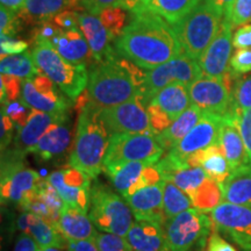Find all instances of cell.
Segmentation results:
<instances>
[{"mask_svg": "<svg viewBox=\"0 0 251 251\" xmlns=\"http://www.w3.org/2000/svg\"><path fill=\"white\" fill-rule=\"evenodd\" d=\"M115 51L137 67L152 70L183 50L174 27L165 19L149 11H136L115 40Z\"/></svg>", "mask_w": 251, "mask_h": 251, "instance_id": "cell-1", "label": "cell"}, {"mask_svg": "<svg viewBox=\"0 0 251 251\" xmlns=\"http://www.w3.org/2000/svg\"><path fill=\"white\" fill-rule=\"evenodd\" d=\"M133 62L117 55V51L91 65L86 86L91 102L102 109L140 96V89L133 77Z\"/></svg>", "mask_w": 251, "mask_h": 251, "instance_id": "cell-2", "label": "cell"}, {"mask_svg": "<svg viewBox=\"0 0 251 251\" xmlns=\"http://www.w3.org/2000/svg\"><path fill=\"white\" fill-rule=\"evenodd\" d=\"M100 112L101 108L92 102L79 112L75 140L69 153V165L83 171L92 180L103 171V159L111 139Z\"/></svg>", "mask_w": 251, "mask_h": 251, "instance_id": "cell-3", "label": "cell"}, {"mask_svg": "<svg viewBox=\"0 0 251 251\" xmlns=\"http://www.w3.org/2000/svg\"><path fill=\"white\" fill-rule=\"evenodd\" d=\"M225 13L211 0H201L174 29L183 54L198 61L215 39Z\"/></svg>", "mask_w": 251, "mask_h": 251, "instance_id": "cell-4", "label": "cell"}, {"mask_svg": "<svg viewBox=\"0 0 251 251\" xmlns=\"http://www.w3.org/2000/svg\"><path fill=\"white\" fill-rule=\"evenodd\" d=\"M31 55L41 74L49 77L69 98L77 99L85 90L89 81L86 65L69 62L49 42H36Z\"/></svg>", "mask_w": 251, "mask_h": 251, "instance_id": "cell-5", "label": "cell"}, {"mask_svg": "<svg viewBox=\"0 0 251 251\" xmlns=\"http://www.w3.org/2000/svg\"><path fill=\"white\" fill-rule=\"evenodd\" d=\"M133 215L124 197L103 184L92 185L89 216L100 231L126 237L133 225Z\"/></svg>", "mask_w": 251, "mask_h": 251, "instance_id": "cell-6", "label": "cell"}, {"mask_svg": "<svg viewBox=\"0 0 251 251\" xmlns=\"http://www.w3.org/2000/svg\"><path fill=\"white\" fill-rule=\"evenodd\" d=\"M26 153L18 149L1 151V178L0 193L1 202H12L21 206L36 193L42 178L36 171L25 164Z\"/></svg>", "mask_w": 251, "mask_h": 251, "instance_id": "cell-7", "label": "cell"}, {"mask_svg": "<svg viewBox=\"0 0 251 251\" xmlns=\"http://www.w3.org/2000/svg\"><path fill=\"white\" fill-rule=\"evenodd\" d=\"M209 213L191 208L174 218L166 219L164 234L170 251H191L202 249L207 237L211 235L214 222Z\"/></svg>", "mask_w": 251, "mask_h": 251, "instance_id": "cell-8", "label": "cell"}, {"mask_svg": "<svg viewBox=\"0 0 251 251\" xmlns=\"http://www.w3.org/2000/svg\"><path fill=\"white\" fill-rule=\"evenodd\" d=\"M164 153V149L155 135L114 134L109 139L103 159V170L136 161L156 164Z\"/></svg>", "mask_w": 251, "mask_h": 251, "instance_id": "cell-9", "label": "cell"}, {"mask_svg": "<svg viewBox=\"0 0 251 251\" xmlns=\"http://www.w3.org/2000/svg\"><path fill=\"white\" fill-rule=\"evenodd\" d=\"M201 76L202 72L198 61L181 52L177 57L148 72L141 98L144 105L148 106L153 97L165 86L180 83L188 87Z\"/></svg>", "mask_w": 251, "mask_h": 251, "instance_id": "cell-10", "label": "cell"}, {"mask_svg": "<svg viewBox=\"0 0 251 251\" xmlns=\"http://www.w3.org/2000/svg\"><path fill=\"white\" fill-rule=\"evenodd\" d=\"M100 117L108 133L153 135L147 106L141 96L113 107L102 108Z\"/></svg>", "mask_w": 251, "mask_h": 251, "instance_id": "cell-11", "label": "cell"}, {"mask_svg": "<svg viewBox=\"0 0 251 251\" xmlns=\"http://www.w3.org/2000/svg\"><path fill=\"white\" fill-rule=\"evenodd\" d=\"M228 74L224 78L201 76L188 86L191 101L203 113L225 115L229 114L231 100V77Z\"/></svg>", "mask_w": 251, "mask_h": 251, "instance_id": "cell-12", "label": "cell"}, {"mask_svg": "<svg viewBox=\"0 0 251 251\" xmlns=\"http://www.w3.org/2000/svg\"><path fill=\"white\" fill-rule=\"evenodd\" d=\"M47 180L57 191L65 205L89 213L92 179L86 174L71 165L63 166L52 171Z\"/></svg>", "mask_w": 251, "mask_h": 251, "instance_id": "cell-13", "label": "cell"}, {"mask_svg": "<svg viewBox=\"0 0 251 251\" xmlns=\"http://www.w3.org/2000/svg\"><path fill=\"white\" fill-rule=\"evenodd\" d=\"M216 230L238 244L243 250L251 251V208L224 201L209 213Z\"/></svg>", "mask_w": 251, "mask_h": 251, "instance_id": "cell-14", "label": "cell"}, {"mask_svg": "<svg viewBox=\"0 0 251 251\" xmlns=\"http://www.w3.org/2000/svg\"><path fill=\"white\" fill-rule=\"evenodd\" d=\"M233 26L224 18L215 39L198 59L202 76L224 78L229 72L233 50Z\"/></svg>", "mask_w": 251, "mask_h": 251, "instance_id": "cell-15", "label": "cell"}, {"mask_svg": "<svg viewBox=\"0 0 251 251\" xmlns=\"http://www.w3.org/2000/svg\"><path fill=\"white\" fill-rule=\"evenodd\" d=\"M222 119L224 117L221 115L203 113L200 121L188 131L186 136L174 149L168 151V153L185 163V159L193 152L206 149L214 144H219Z\"/></svg>", "mask_w": 251, "mask_h": 251, "instance_id": "cell-16", "label": "cell"}, {"mask_svg": "<svg viewBox=\"0 0 251 251\" xmlns=\"http://www.w3.org/2000/svg\"><path fill=\"white\" fill-rule=\"evenodd\" d=\"M219 144L229 163L231 174L251 169L250 158L242 135L236 122L229 114L225 115L222 119Z\"/></svg>", "mask_w": 251, "mask_h": 251, "instance_id": "cell-17", "label": "cell"}, {"mask_svg": "<svg viewBox=\"0 0 251 251\" xmlns=\"http://www.w3.org/2000/svg\"><path fill=\"white\" fill-rule=\"evenodd\" d=\"M68 119L69 113L58 114V113H46L33 109L26 125L20 128L15 137V149L25 153L29 152L41 140V137L49 130L50 127Z\"/></svg>", "mask_w": 251, "mask_h": 251, "instance_id": "cell-18", "label": "cell"}, {"mask_svg": "<svg viewBox=\"0 0 251 251\" xmlns=\"http://www.w3.org/2000/svg\"><path fill=\"white\" fill-rule=\"evenodd\" d=\"M164 181V180H163ZM162 183L141 188L126 199L136 220H149L164 226L166 220L163 207Z\"/></svg>", "mask_w": 251, "mask_h": 251, "instance_id": "cell-19", "label": "cell"}, {"mask_svg": "<svg viewBox=\"0 0 251 251\" xmlns=\"http://www.w3.org/2000/svg\"><path fill=\"white\" fill-rule=\"evenodd\" d=\"M126 240L133 251H170L163 225L149 220L133 222Z\"/></svg>", "mask_w": 251, "mask_h": 251, "instance_id": "cell-20", "label": "cell"}, {"mask_svg": "<svg viewBox=\"0 0 251 251\" xmlns=\"http://www.w3.org/2000/svg\"><path fill=\"white\" fill-rule=\"evenodd\" d=\"M71 140L72 135L68 119L50 127L49 130L41 137V140L29 152L34 153L37 158L43 162L61 159L70 148Z\"/></svg>", "mask_w": 251, "mask_h": 251, "instance_id": "cell-21", "label": "cell"}, {"mask_svg": "<svg viewBox=\"0 0 251 251\" xmlns=\"http://www.w3.org/2000/svg\"><path fill=\"white\" fill-rule=\"evenodd\" d=\"M17 227L36 241L40 249L47 247L67 248V238L57 227L33 213L24 212L17 220Z\"/></svg>", "mask_w": 251, "mask_h": 251, "instance_id": "cell-22", "label": "cell"}, {"mask_svg": "<svg viewBox=\"0 0 251 251\" xmlns=\"http://www.w3.org/2000/svg\"><path fill=\"white\" fill-rule=\"evenodd\" d=\"M148 165H152L148 162H128L124 164L113 166L103 170L111 179L113 186L119 194L127 199L135 192L147 186L143 171Z\"/></svg>", "mask_w": 251, "mask_h": 251, "instance_id": "cell-23", "label": "cell"}, {"mask_svg": "<svg viewBox=\"0 0 251 251\" xmlns=\"http://www.w3.org/2000/svg\"><path fill=\"white\" fill-rule=\"evenodd\" d=\"M21 100L28 107L46 113L68 114L71 102L57 89L51 91H39L31 79H24L21 90Z\"/></svg>", "mask_w": 251, "mask_h": 251, "instance_id": "cell-24", "label": "cell"}, {"mask_svg": "<svg viewBox=\"0 0 251 251\" xmlns=\"http://www.w3.org/2000/svg\"><path fill=\"white\" fill-rule=\"evenodd\" d=\"M78 20L79 29L90 46L94 63L101 62L114 54L115 51L109 46V41L112 40L111 35L99 18L85 12L78 14Z\"/></svg>", "mask_w": 251, "mask_h": 251, "instance_id": "cell-25", "label": "cell"}, {"mask_svg": "<svg viewBox=\"0 0 251 251\" xmlns=\"http://www.w3.org/2000/svg\"><path fill=\"white\" fill-rule=\"evenodd\" d=\"M50 45L59 55L75 64L87 65L91 59L94 61L89 43L79 29L61 30Z\"/></svg>", "mask_w": 251, "mask_h": 251, "instance_id": "cell-26", "label": "cell"}, {"mask_svg": "<svg viewBox=\"0 0 251 251\" xmlns=\"http://www.w3.org/2000/svg\"><path fill=\"white\" fill-rule=\"evenodd\" d=\"M185 164L187 166H201L207 176L220 185L224 184L231 175L230 166L220 144L193 152L185 159Z\"/></svg>", "mask_w": 251, "mask_h": 251, "instance_id": "cell-27", "label": "cell"}, {"mask_svg": "<svg viewBox=\"0 0 251 251\" xmlns=\"http://www.w3.org/2000/svg\"><path fill=\"white\" fill-rule=\"evenodd\" d=\"M79 1L80 0H26V4L18 15L24 24L37 26L51 21L64 9L79 7Z\"/></svg>", "mask_w": 251, "mask_h": 251, "instance_id": "cell-28", "label": "cell"}, {"mask_svg": "<svg viewBox=\"0 0 251 251\" xmlns=\"http://www.w3.org/2000/svg\"><path fill=\"white\" fill-rule=\"evenodd\" d=\"M56 227L67 240H93L98 233L87 213L69 206L62 211Z\"/></svg>", "mask_w": 251, "mask_h": 251, "instance_id": "cell-29", "label": "cell"}, {"mask_svg": "<svg viewBox=\"0 0 251 251\" xmlns=\"http://www.w3.org/2000/svg\"><path fill=\"white\" fill-rule=\"evenodd\" d=\"M203 112L196 105H191L183 114H180L172 124L169 126L168 129L163 133L156 135V139L161 143L165 152L174 149L181 140L186 136L188 131L196 126L200 119L202 118Z\"/></svg>", "mask_w": 251, "mask_h": 251, "instance_id": "cell-30", "label": "cell"}, {"mask_svg": "<svg viewBox=\"0 0 251 251\" xmlns=\"http://www.w3.org/2000/svg\"><path fill=\"white\" fill-rule=\"evenodd\" d=\"M151 102L158 105L172 121H175L192 105L188 87L180 83H174L165 86L153 97Z\"/></svg>", "mask_w": 251, "mask_h": 251, "instance_id": "cell-31", "label": "cell"}, {"mask_svg": "<svg viewBox=\"0 0 251 251\" xmlns=\"http://www.w3.org/2000/svg\"><path fill=\"white\" fill-rule=\"evenodd\" d=\"M200 1L201 0H146L136 11H149L175 26L190 14Z\"/></svg>", "mask_w": 251, "mask_h": 251, "instance_id": "cell-32", "label": "cell"}, {"mask_svg": "<svg viewBox=\"0 0 251 251\" xmlns=\"http://www.w3.org/2000/svg\"><path fill=\"white\" fill-rule=\"evenodd\" d=\"M221 187L225 201L251 208V169L231 174Z\"/></svg>", "mask_w": 251, "mask_h": 251, "instance_id": "cell-33", "label": "cell"}, {"mask_svg": "<svg viewBox=\"0 0 251 251\" xmlns=\"http://www.w3.org/2000/svg\"><path fill=\"white\" fill-rule=\"evenodd\" d=\"M1 75L17 76L21 79H33L40 70L37 69L31 52H23L18 55L1 56L0 59Z\"/></svg>", "mask_w": 251, "mask_h": 251, "instance_id": "cell-34", "label": "cell"}, {"mask_svg": "<svg viewBox=\"0 0 251 251\" xmlns=\"http://www.w3.org/2000/svg\"><path fill=\"white\" fill-rule=\"evenodd\" d=\"M163 207L166 219L174 218L193 207L191 197L170 180L163 181Z\"/></svg>", "mask_w": 251, "mask_h": 251, "instance_id": "cell-35", "label": "cell"}, {"mask_svg": "<svg viewBox=\"0 0 251 251\" xmlns=\"http://www.w3.org/2000/svg\"><path fill=\"white\" fill-rule=\"evenodd\" d=\"M191 199L194 208L205 213H211L220 203L225 201L221 185L209 177L198 188Z\"/></svg>", "mask_w": 251, "mask_h": 251, "instance_id": "cell-36", "label": "cell"}, {"mask_svg": "<svg viewBox=\"0 0 251 251\" xmlns=\"http://www.w3.org/2000/svg\"><path fill=\"white\" fill-rule=\"evenodd\" d=\"M208 176L201 166H181L170 176L168 180L177 185L180 190L192 198Z\"/></svg>", "mask_w": 251, "mask_h": 251, "instance_id": "cell-37", "label": "cell"}, {"mask_svg": "<svg viewBox=\"0 0 251 251\" xmlns=\"http://www.w3.org/2000/svg\"><path fill=\"white\" fill-rule=\"evenodd\" d=\"M251 108V75L237 78L231 86V100L229 115L241 114Z\"/></svg>", "mask_w": 251, "mask_h": 251, "instance_id": "cell-38", "label": "cell"}, {"mask_svg": "<svg viewBox=\"0 0 251 251\" xmlns=\"http://www.w3.org/2000/svg\"><path fill=\"white\" fill-rule=\"evenodd\" d=\"M126 12L127 11H125L124 8L114 6V7H109L100 13L99 19L106 27V29L108 30L112 40L118 39L125 29L126 19H127Z\"/></svg>", "mask_w": 251, "mask_h": 251, "instance_id": "cell-39", "label": "cell"}, {"mask_svg": "<svg viewBox=\"0 0 251 251\" xmlns=\"http://www.w3.org/2000/svg\"><path fill=\"white\" fill-rule=\"evenodd\" d=\"M225 19H227L233 28L249 24L251 21V0H234L226 12Z\"/></svg>", "mask_w": 251, "mask_h": 251, "instance_id": "cell-40", "label": "cell"}, {"mask_svg": "<svg viewBox=\"0 0 251 251\" xmlns=\"http://www.w3.org/2000/svg\"><path fill=\"white\" fill-rule=\"evenodd\" d=\"M99 251H133L126 237L119 235L99 231L93 238Z\"/></svg>", "mask_w": 251, "mask_h": 251, "instance_id": "cell-41", "label": "cell"}, {"mask_svg": "<svg viewBox=\"0 0 251 251\" xmlns=\"http://www.w3.org/2000/svg\"><path fill=\"white\" fill-rule=\"evenodd\" d=\"M21 90H23L21 78L11 76V75H1V77H0V98H1V105L17 100L18 97H21Z\"/></svg>", "mask_w": 251, "mask_h": 251, "instance_id": "cell-42", "label": "cell"}, {"mask_svg": "<svg viewBox=\"0 0 251 251\" xmlns=\"http://www.w3.org/2000/svg\"><path fill=\"white\" fill-rule=\"evenodd\" d=\"M1 109H4L6 114L20 128L26 125L30 113L33 111L23 100H14V101H9L5 105H1Z\"/></svg>", "mask_w": 251, "mask_h": 251, "instance_id": "cell-43", "label": "cell"}, {"mask_svg": "<svg viewBox=\"0 0 251 251\" xmlns=\"http://www.w3.org/2000/svg\"><path fill=\"white\" fill-rule=\"evenodd\" d=\"M147 111H148L150 125H151L153 135H155V136L163 133L165 129H168L169 126L174 122L170 119V117H169L158 105H156V103L150 102L149 105L147 106Z\"/></svg>", "mask_w": 251, "mask_h": 251, "instance_id": "cell-44", "label": "cell"}, {"mask_svg": "<svg viewBox=\"0 0 251 251\" xmlns=\"http://www.w3.org/2000/svg\"><path fill=\"white\" fill-rule=\"evenodd\" d=\"M21 29V20L15 12H12L4 6L0 7V31L1 35L14 37Z\"/></svg>", "mask_w": 251, "mask_h": 251, "instance_id": "cell-45", "label": "cell"}, {"mask_svg": "<svg viewBox=\"0 0 251 251\" xmlns=\"http://www.w3.org/2000/svg\"><path fill=\"white\" fill-rule=\"evenodd\" d=\"M230 69L234 75L243 76L251 72V48L236 49L230 58Z\"/></svg>", "mask_w": 251, "mask_h": 251, "instance_id": "cell-46", "label": "cell"}, {"mask_svg": "<svg viewBox=\"0 0 251 251\" xmlns=\"http://www.w3.org/2000/svg\"><path fill=\"white\" fill-rule=\"evenodd\" d=\"M231 118L236 122L238 129L241 131L251 163V108Z\"/></svg>", "mask_w": 251, "mask_h": 251, "instance_id": "cell-47", "label": "cell"}, {"mask_svg": "<svg viewBox=\"0 0 251 251\" xmlns=\"http://www.w3.org/2000/svg\"><path fill=\"white\" fill-rule=\"evenodd\" d=\"M0 39H1V43H0L1 56L23 54L28 48V42L24 40H18L15 37L5 35H1Z\"/></svg>", "mask_w": 251, "mask_h": 251, "instance_id": "cell-48", "label": "cell"}, {"mask_svg": "<svg viewBox=\"0 0 251 251\" xmlns=\"http://www.w3.org/2000/svg\"><path fill=\"white\" fill-rule=\"evenodd\" d=\"M78 12L72 9H64L59 12L56 17L52 19L55 25L61 28L62 30L79 29V20H78Z\"/></svg>", "mask_w": 251, "mask_h": 251, "instance_id": "cell-49", "label": "cell"}, {"mask_svg": "<svg viewBox=\"0 0 251 251\" xmlns=\"http://www.w3.org/2000/svg\"><path fill=\"white\" fill-rule=\"evenodd\" d=\"M62 29L54 24V21H47V23L37 25L34 31V43L36 42H51V40L57 35Z\"/></svg>", "mask_w": 251, "mask_h": 251, "instance_id": "cell-50", "label": "cell"}, {"mask_svg": "<svg viewBox=\"0 0 251 251\" xmlns=\"http://www.w3.org/2000/svg\"><path fill=\"white\" fill-rule=\"evenodd\" d=\"M120 0H80L79 7L92 15L100 14L109 7H114Z\"/></svg>", "mask_w": 251, "mask_h": 251, "instance_id": "cell-51", "label": "cell"}, {"mask_svg": "<svg viewBox=\"0 0 251 251\" xmlns=\"http://www.w3.org/2000/svg\"><path fill=\"white\" fill-rule=\"evenodd\" d=\"M15 124L11 118L6 114L4 109H1V151L7 149L9 143L13 140Z\"/></svg>", "mask_w": 251, "mask_h": 251, "instance_id": "cell-52", "label": "cell"}, {"mask_svg": "<svg viewBox=\"0 0 251 251\" xmlns=\"http://www.w3.org/2000/svg\"><path fill=\"white\" fill-rule=\"evenodd\" d=\"M233 46L235 49L251 48V24L238 27L233 35Z\"/></svg>", "mask_w": 251, "mask_h": 251, "instance_id": "cell-53", "label": "cell"}, {"mask_svg": "<svg viewBox=\"0 0 251 251\" xmlns=\"http://www.w3.org/2000/svg\"><path fill=\"white\" fill-rule=\"evenodd\" d=\"M207 251H236V249L230 243H228L227 241L220 236L216 231H214L208 237Z\"/></svg>", "mask_w": 251, "mask_h": 251, "instance_id": "cell-54", "label": "cell"}, {"mask_svg": "<svg viewBox=\"0 0 251 251\" xmlns=\"http://www.w3.org/2000/svg\"><path fill=\"white\" fill-rule=\"evenodd\" d=\"M14 251H40L39 244L26 233H21L15 241Z\"/></svg>", "mask_w": 251, "mask_h": 251, "instance_id": "cell-55", "label": "cell"}, {"mask_svg": "<svg viewBox=\"0 0 251 251\" xmlns=\"http://www.w3.org/2000/svg\"><path fill=\"white\" fill-rule=\"evenodd\" d=\"M68 251H99L93 240H67Z\"/></svg>", "mask_w": 251, "mask_h": 251, "instance_id": "cell-56", "label": "cell"}, {"mask_svg": "<svg viewBox=\"0 0 251 251\" xmlns=\"http://www.w3.org/2000/svg\"><path fill=\"white\" fill-rule=\"evenodd\" d=\"M144 1H146V0H120L119 4L117 5V7H121L124 8L125 11L133 13V12L136 11Z\"/></svg>", "mask_w": 251, "mask_h": 251, "instance_id": "cell-57", "label": "cell"}, {"mask_svg": "<svg viewBox=\"0 0 251 251\" xmlns=\"http://www.w3.org/2000/svg\"><path fill=\"white\" fill-rule=\"evenodd\" d=\"M0 2H1V6H4L9 11L19 13L24 8L26 0H0Z\"/></svg>", "mask_w": 251, "mask_h": 251, "instance_id": "cell-58", "label": "cell"}, {"mask_svg": "<svg viewBox=\"0 0 251 251\" xmlns=\"http://www.w3.org/2000/svg\"><path fill=\"white\" fill-rule=\"evenodd\" d=\"M211 1L215 6H218V7L226 14V12L228 11V8L230 7L231 4H233L234 0H211Z\"/></svg>", "mask_w": 251, "mask_h": 251, "instance_id": "cell-59", "label": "cell"}, {"mask_svg": "<svg viewBox=\"0 0 251 251\" xmlns=\"http://www.w3.org/2000/svg\"><path fill=\"white\" fill-rule=\"evenodd\" d=\"M40 251H64L62 248H57V247H47V248H42L40 249Z\"/></svg>", "mask_w": 251, "mask_h": 251, "instance_id": "cell-60", "label": "cell"}, {"mask_svg": "<svg viewBox=\"0 0 251 251\" xmlns=\"http://www.w3.org/2000/svg\"><path fill=\"white\" fill-rule=\"evenodd\" d=\"M196 251H202V250H200V249H198V250H196Z\"/></svg>", "mask_w": 251, "mask_h": 251, "instance_id": "cell-61", "label": "cell"}]
</instances>
